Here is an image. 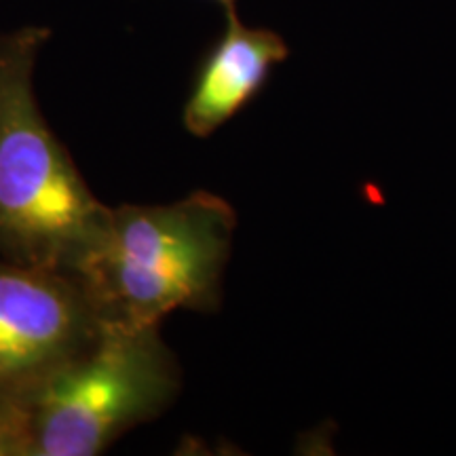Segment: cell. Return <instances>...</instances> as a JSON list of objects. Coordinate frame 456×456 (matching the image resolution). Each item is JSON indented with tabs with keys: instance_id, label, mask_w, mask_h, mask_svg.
<instances>
[{
	"instance_id": "obj_3",
	"label": "cell",
	"mask_w": 456,
	"mask_h": 456,
	"mask_svg": "<svg viewBox=\"0 0 456 456\" xmlns=\"http://www.w3.org/2000/svg\"><path fill=\"white\" fill-rule=\"evenodd\" d=\"M159 328L106 323L37 393L28 408L32 456H98L171 406L180 366Z\"/></svg>"
},
{
	"instance_id": "obj_7",
	"label": "cell",
	"mask_w": 456,
	"mask_h": 456,
	"mask_svg": "<svg viewBox=\"0 0 456 456\" xmlns=\"http://www.w3.org/2000/svg\"><path fill=\"white\" fill-rule=\"evenodd\" d=\"M216 4H220L222 9H224V13H232V11H237V0H214Z\"/></svg>"
},
{
	"instance_id": "obj_6",
	"label": "cell",
	"mask_w": 456,
	"mask_h": 456,
	"mask_svg": "<svg viewBox=\"0 0 456 456\" xmlns=\"http://www.w3.org/2000/svg\"><path fill=\"white\" fill-rule=\"evenodd\" d=\"M0 456H32L28 408L0 406Z\"/></svg>"
},
{
	"instance_id": "obj_4",
	"label": "cell",
	"mask_w": 456,
	"mask_h": 456,
	"mask_svg": "<svg viewBox=\"0 0 456 456\" xmlns=\"http://www.w3.org/2000/svg\"><path fill=\"white\" fill-rule=\"evenodd\" d=\"M104 326L77 277L0 256V406L30 408Z\"/></svg>"
},
{
	"instance_id": "obj_1",
	"label": "cell",
	"mask_w": 456,
	"mask_h": 456,
	"mask_svg": "<svg viewBox=\"0 0 456 456\" xmlns=\"http://www.w3.org/2000/svg\"><path fill=\"white\" fill-rule=\"evenodd\" d=\"M47 38L45 28L0 37V256L77 275L110 208L91 192L37 102L34 66Z\"/></svg>"
},
{
	"instance_id": "obj_5",
	"label": "cell",
	"mask_w": 456,
	"mask_h": 456,
	"mask_svg": "<svg viewBox=\"0 0 456 456\" xmlns=\"http://www.w3.org/2000/svg\"><path fill=\"white\" fill-rule=\"evenodd\" d=\"M289 57L281 34L249 28L237 11L226 13V28L199 64L182 123L195 138H209L235 118L269 83L273 68Z\"/></svg>"
},
{
	"instance_id": "obj_2",
	"label": "cell",
	"mask_w": 456,
	"mask_h": 456,
	"mask_svg": "<svg viewBox=\"0 0 456 456\" xmlns=\"http://www.w3.org/2000/svg\"><path fill=\"white\" fill-rule=\"evenodd\" d=\"M237 214L197 191L167 205H118L77 277L106 323L161 326L175 311L220 309Z\"/></svg>"
}]
</instances>
